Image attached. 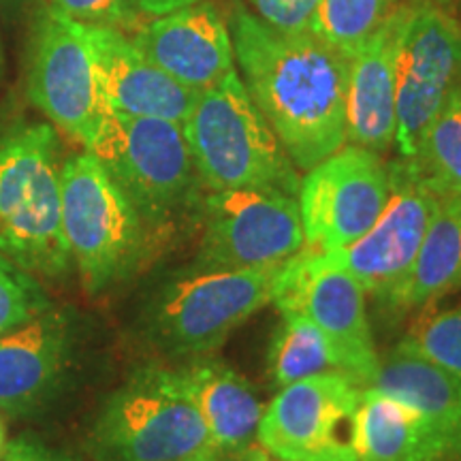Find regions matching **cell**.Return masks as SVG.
Masks as SVG:
<instances>
[{"instance_id": "6da1fadb", "label": "cell", "mask_w": 461, "mask_h": 461, "mask_svg": "<svg viewBox=\"0 0 461 461\" xmlns=\"http://www.w3.org/2000/svg\"><path fill=\"white\" fill-rule=\"evenodd\" d=\"M229 31L241 82L297 169L342 148L348 58L312 32H276L244 7L230 11Z\"/></svg>"}, {"instance_id": "7a4b0ae2", "label": "cell", "mask_w": 461, "mask_h": 461, "mask_svg": "<svg viewBox=\"0 0 461 461\" xmlns=\"http://www.w3.org/2000/svg\"><path fill=\"white\" fill-rule=\"evenodd\" d=\"M182 126L201 186L263 188L297 197V167L238 71L201 90Z\"/></svg>"}, {"instance_id": "3957f363", "label": "cell", "mask_w": 461, "mask_h": 461, "mask_svg": "<svg viewBox=\"0 0 461 461\" xmlns=\"http://www.w3.org/2000/svg\"><path fill=\"white\" fill-rule=\"evenodd\" d=\"M84 447L95 461H176L214 448L180 367L158 363L103 400Z\"/></svg>"}, {"instance_id": "277c9868", "label": "cell", "mask_w": 461, "mask_h": 461, "mask_svg": "<svg viewBox=\"0 0 461 461\" xmlns=\"http://www.w3.org/2000/svg\"><path fill=\"white\" fill-rule=\"evenodd\" d=\"M282 265L250 269H188L148 299L141 330L160 353L197 359L216 353L238 327L272 303Z\"/></svg>"}, {"instance_id": "5b68a950", "label": "cell", "mask_w": 461, "mask_h": 461, "mask_svg": "<svg viewBox=\"0 0 461 461\" xmlns=\"http://www.w3.org/2000/svg\"><path fill=\"white\" fill-rule=\"evenodd\" d=\"M88 152L122 188L149 235L197 201L201 182L180 122L109 112Z\"/></svg>"}, {"instance_id": "8992f818", "label": "cell", "mask_w": 461, "mask_h": 461, "mask_svg": "<svg viewBox=\"0 0 461 461\" xmlns=\"http://www.w3.org/2000/svg\"><path fill=\"white\" fill-rule=\"evenodd\" d=\"M62 222L84 288L107 291L140 267L149 233L122 188L95 154H75L60 165Z\"/></svg>"}, {"instance_id": "52a82bcc", "label": "cell", "mask_w": 461, "mask_h": 461, "mask_svg": "<svg viewBox=\"0 0 461 461\" xmlns=\"http://www.w3.org/2000/svg\"><path fill=\"white\" fill-rule=\"evenodd\" d=\"M201 227L197 269L285 265L305 246L297 197L278 190H210L201 201Z\"/></svg>"}, {"instance_id": "ba28073f", "label": "cell", "mask_w": 461, "mask_h": 461, "mask_svg": "<svg viewBox=\"0 0 461 461\" xmlns=\"http://www.w3.org/2000/svg\"><path fill=\"white\" fill-rule=\"evenodd\" d=\"M363 389L342 370L286 384L265 406L257 442L280 461H357L355 419Z\"/></svg>"}, {"instance_id": "9c48e42d", "label": "cell", "mask_w": 461, "mask_h": 461, "mask_svg": "<svg viewBox=\"0 0 461 461\" xmlns=\"http://www.w3.org/2000/svg\"><path fill=\"white\" fill-rule=\"evenodd\" d=\"M438 194L414 176L406 160L389 163V199L370 230L353 244L331 250L302 248L305 261L319 269H338L363 291L384 299L411 272L434 218Z\"/></svg>"}, {"instance_id": "30bf717a", "label": "cell", "mask_w": 461, "mask_h": 461, "mask_svg": "<svg viewBox=\"0 0 461 461\" xmlns=\"http://www.w3.org/2000/svg\"><path fill=\"white\" fill-rule=\"evenodd\" d=\"M389 199V163L383 154L344 143L299 184L305 248L331 250L359 240Z\"/></svg>"}, {"instance_id": "8fae6325", "label": "cell", "mask_w": 461, "mask_h": 461, "mask_svg": "<svg viewBox=\"0 0 461 461\" xmlns=\"http://www.w3.org/2000/svg\"><path fill=\"white\" fill-rule=\"evenodd\" d=\"M461 82V24L438 3L412 5L397 51L395 141L411 160L438 109Z\"/></svg>"}, {"instance_id": "7c38bea8", "label": "cell", "mask_w": 461, "mask_h": 461, "mask_svg": "<svg viewBox=\"0 0 461 461\" xmlns=\"http://www.w3.org/2000/svg\"><path fill=\"white\" fill-rule=\"evenodd\" d=\"M272 303L278 312H302L322 331L338 370L370 387L380 357L366 312V291L353 276L319 269L303 252L282 265Z\"/></svg>"}, {"instance_id": "4fadbf2b", "label": "cell", "mask_w": 461, "mask_h": 461, "mask_svg": "<svg viewBox=\"0 0 461 461\" xmlns=\"http://www.w3.org/2000/svg\"><path fill=\"white\" fill-rule=\"evenodd\" d=\"M28 96L58 129L86 149L92 146L109 109L77 22L43 11L32 43Z\"/></svg>"}, {"instance_id": "5bb4252c", "label": "cell", "mask_w": 461, "mask_h": 461, "mask_svg": "<svg viewBox=\"0 0 461 461\" xmlns=\"http://www.w3.org/2000/svg\"><path fill=\"white\" fill-rule=\"evenodd\" d=\"M77 327L68 310L50 305L0 336V412L28 417L43 411L68 380Z\"/></svg>"}, {"instance_id": "9a60e30c", "label": "cell", "mask_w": 461, "mask_h": 461, "mask_svg": "<svg viewBox=\"0 0 461 461\" xmlns=\"http://www.w3.org/2000/svg\"><path fill=\"white\" fill-rule=\"evenodd\" d=\"M132 34L131 41L152 65L194 92L235 71L229 24L207 0L154 17Z\"/></svg>"}, {"instance_id": "2e32d148", "label": "cell", "mask_w": 461, "mask_h": 461, "mask_svg": "<svg viewBox=\"0 0 461 461\" xmlns=\"http://www.w3.org/2000/svg\"><path fill=\"white\" fill-rule=\"evenodd\" d=\"M79 28L90 48L96 84L109 112L184 124L199 92L152 65L118 28L95 24H79Z\"/></svg>"}, {"instance_id": "e0dca14e", "label": "cell", "mask_w": 461, "mask_h": 461, "mask_svg": "<svg viewBox=\"0 0 461 461\" xmlns=\"http://www.w3.org/2000/svg\"><path fill=\"white\" fill-rule=\"evenodd\" d=\"M412 5H395L348 60L346 143L384 154L395 141L397 51Z\"/></svg>"}, {"instance_id": "ac0fdd59", "label": "cell", "mask_w": 461, "mask_h": 461, "mask_svg": "<svg viewBox=\"0 0 461 461\" xmlns=\"http://www.w3.org/2000/svg\"><path fill=\"white\" fill-rule=\"evenodd\" d=\"M0 255L41 278H62L73 265L62 222L60 165L50 163L17 210L0 224Z\"/></svg>"}, {"instance_id": "d6986e66", "label": "cell", "mask_w": 461, "mask_h": 461, "mask_svg": "<svg viewBox=\"0 0 461 461\" xmlns=\"http://www.w3.org/2000/svg\"><path fill=\"white\" fill-rule=\"evenodd\" d=\"M180 372L216 451L235 455L257 445L265 406L250 380L212 355L188 359Z\"/></svg>"}, {"instance_id": "ffe728a7", "label": "cell", "mask_w": 461, "mask_h": 461, "mask_svg": "<svg viewBox=\"0 0 461 461\" xmlns=\"http://www.w3.org/2000/svg\"><path fill=\"white\" fill-rule=\"evenodd\" d=\"M370 387L417 412L447 442L453 459L461 440V378L397 344L380 359Z\"/></svg>"}, {"instance_id": "44dd1931", "label": "cell", "mask_w": 461, "mask_h": 461, "mask_svg": "<svg viewBox=\"0 0 461 461\" xmlns=\"http://www.w3.org/2000/svg\"><path fill=\"white\" fill-rule=\"evenodd\" d=\"M357 461H451V448L393 397L363 389L355 419Z\"/></svg>"}, {"instance_id": "7402d4cb", "label": "cell", "mask_w": 461, "mask_h": 461, "mask_svg": "<svg viewBox=\"0 0 461 461\" xmlns=\"http://www.w3.org/2000/svg\"><path fill=\"white\" fill-rule=\"evenodd\" d=\"M461 288V194L438 197L411 272L384 297L395 308H423Z\"/></svg>"}, {"instance_id": "603a6c76", "label": "cell", "mask_w": 461, "mask_h": 461, "mask_svg": "<svg viewBox=\"0 0 461 461\" xmlns=\"http://www.w3.org/2000/svg\"><path fill=\"white\" fill-rule=\"evenodd\" d=\"M406 163L438 197L461 194V82L438 109Z\"/></svg>"}, {"instance_id": "cb8c5ba5", "label": "cell", "mask_w": 461, "mask_h": 461, "mask_svg": "<svg viewBox=\"0 0 461 461\" xmlns=\"http://www.w3.org/2000/svg\"><path fill=\"white\" fill-rule=\"evenodd\" d=\"M338 370L325 336L302 312H280L267 348V376L274 389Z\"/></svg>"}, {"instance_id": "d4e9b609", "label": "cell", "mask_w": 461, "mask_h": 461, "mask_svg": "<svg viewBox=\"0 0 461 461\" xmlns=\"http://www.w3.org/2000/svg\"><path fill=\"white\" fill-rule=\"evenodd\" d=\"M54 160L58 140L50 124L20 126L0 140V224L24 203L39 173Z\"/></svg>"}, {"instance_id": "484cf974", "label": "cell", "mask_w": 461, "mask_h": 461, "mask_svg": "<svg viewBox=\"0 0 461 461\" xmlns=\"http://www.w3.org/2000/svg\"><path fill=\"white\" fill-rule=\"evenodd\" d=\"M393 7L395 0H321L310 32L350 60Z\"/></svg>"}, {"instance_id": "4316f807", "label": "cell", "mask_w": 461, "mask_h": 461, "mask_svg": "<svg viewBox=\"0 0 461 461\" xmlns=\"http://www.w3.org/2000/svg\"><path fill=\"white\" fill-rule=\"evenodd\" d=\"M400 346L428 357L461 378V303L419 322Z\"/></svg>"}, {"instance_id": "83f0119b", "label": "cell", "mask_w": 461, "mask_h": 461, "mask_svg": "<svg viewBox=\"0 0 461 461\" xmlns=\"http://www.w3.org/2000/svg\"><path fill=\"white\" fill-rule=\"evenodd\" d=\"M51 302L31 274L0 255V336L50 308Z\"/></svg>"}, {"instance_id": "f1b7e54d", "label": "cell", "mask_w": 461, "mask_h": 461, "mask_svg": "<svg viewBox=\"0 0 461 461\" xmlns=\"http://www.w3.org/2000/svg\"><path fill=\"white\" fill-rule=\"evenodd\" d=\"M45 11L68 17L79 24L112 26L135 32L143 15L137 0H41Z\"/></svg>"}, {"instance_id": "f546056e", "label": "cell", "mask_w": 461, "mask_h": 461, "mask_svg": "<svg viewBox=\"0 0 461 461\" xmlns=\"http://www.w3.org/2000/svg\"><path fill=\"white\" fill-rule=\"evenodd\" d=\"M321 0H248L265 26L282 34H305Z\"/></svg>"}, {"instance_id": "4dcf8cb0", "label": "cell", "mask_w": 461, "mask_h": 461, "mask_svg": "<svg viewBox=\"0 0 461 461\" xmlns=\"http://www.w3.org/2000/svg\"><path fill=\"white\" fill-rule=\"evenodd\" d=\"M0 461H77L71 455L58 451L45 445L43 440L34 436H20L7 442L5 455Z\"/></svg>"}, {"instance_id": "1f68e13d", "label": "cell", "mask_w": 461, "mask_h": 461, "mask_svg": "<svg viewBox=\"0 0 461 461\" xmlns=\"http://www.w3.org/2000/svg\"><path fill=\"white\" fill-rule=\"evenodd\" d=\"M194 3H199V0H137L141 14L152 15V17L167 15L171 14V11L188 7V5H194Z\"/></svg>"}, {"instance_id": "d6a6232c", "label": "cell", "mask_w": 461, "mask_h": 461, "mask_svg": "<svg viewBox=\"0 0 461 461\" xmlns=\"http://www.w3.org/2000/svg\"><path fill=\"white\" fill-rule=\"evenodd\" d=\"M224 461H280V459L274 457L269 451H265V448L257 442V445L248 447L244 451L235 455H224Z\"/></svg>"}, {"instance_id": "836d02e7", "label": "cell", "mask_w": 461, "mask_h": 461, "mask_svg": "<svg viewBox=\"0 0 461 461\" xmlns=\"http://www.w3.org/2000/svg\"><path fill=\"white\" fill-rule=\"evenodd\" d=\"M176 461H224V455L221 451H216V448H207V451L188 455V457Z\"/></svg>"}, {"instance_id": "e575fe53", "label": "cell", "mask_w": 461, "mask_h": 461, "mask_svg": "<svg viewBox=\"0 0 461 461\" xmlns=\"http://www.w3.org/2000/svg\"><path fill=\"white\" fill-rule=\"evenodd\" d=\"M7 429H5V423L0 420V459H3L5 455V448H7Z\"/></svg>"}, {"instance_id": "d590c367", "label": "cell", "mask_w": 461, "mask_h": 461, "mask_svg": "<svg viewBox=\"0 0 461 461\" xmlns=\"http://www.w3.org/2000/svg\"><path fill=\"white\" fill-rule=\"evenodd\" d=\"M451 461H461V440H459L457 451H455V455H453V459H451Z\"/></svg>"}, {"instance_id": "8d00e7d4", "label": "cell", "mask_w": 461, "mask_h": 461, "mask_svg": "<svg viewBox=\"0 0 461 461\" xmlns=\"http://www.w3.org/2000/svg\"><path fill=\"white\" fill-rule=\"evenodd\" d=\"M3 65H5V60H3V50H0V73H3Z\"/></svg>"}, {"instance_id": "74e56055", "label": "cell", "mask_w": 461, "mask_h": 461, "mask_svg": "<svg viewBox=\"0 0 461 461\" xmlns=\"http://www.w3.org/2000/svg\"><path fill=\"white\" fill-rule=\"evenodd\" d=\"M445 3H448V0H442V5H445ZM455 3H461V0H455Z\"/></svg>"}, {"instance_id": "f35d334b", "label": "cell", "mask_w": 461, "mask_h": 461, "mask_svg": "<svg viewBox=\"0 0 461 461\" xmlns=\"http://www.w3.org/2000/svg\"><path fill=\"white\" fill-rule=\"evenodd\" d=\"M436 3H438V5H442V0H436Z\"/></svg>"}]
</instances>
